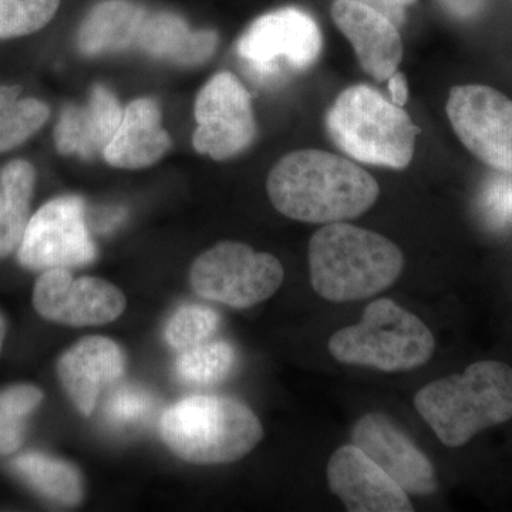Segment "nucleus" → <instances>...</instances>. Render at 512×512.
I'll return each mask as SVG.
<instances>
[{"instance_id":"obj_1","label":"nucleus","mask_w":512,"mask_h":512,"mask_svg":"<svg viewBox=\"0 0 512 512\" xmlns=\"http://www.w3.org/2000/svg\"><path fill=\"white\" fill-rule=\"evenodd\" d=\"M266 190L285 217L322 225L360 217L380 194L366 170L322 150L293 151L281 158L268 175Z\"/></svg>"},{"instance_id":"obj_2","label":"nucleus","mask_w":512,"mask_h":512,"mask_svg":"<svg viewBox=\"0 0 512 512\" xmlns=\"http://www.w3.org/2000/svg\"><path fill=\"white\" fill-rule=\"evenodd\" d=\"M313 289L330 302H357L386 291L400 278V248L377 232L346 222L323 225L308 249Z\"/></svg>"},{"instance_id":"obj_3","label":"nucleus","mask_w":512,"mask_h":512,"mask_svg":"<svg viewBox=\"0 0 512 512\" xmlns=\"http://www.w3.org/2000/svg\"><path fill=\"white\" fill-rule=\"evenodd\" d=\"M414 406L444 446H464L512 419V369L495 360L473 363L461 375L424 386Z\"/></svg>"},{"instance_id":"obj_4","label":"nucleus","mask_w":512,"mask_h":512,"mask_svg":"<svg viewBox=\"0 0 512 512\" xmlns=\"http://www.w3.org/2000/svg\"><path fill=\"white\" fill-rule=\"evenodd\" d=\"M160 433L181 460L194 464L234 463L264 437L261 421L247 404L224 396H192L161 417Z\"/></svg>"},{"instance_id":"obj_5","label":"nucleus","mask_w":512,"mask_h":512,"mask_svg":"<svg viewBox=\"0 0 512 512\" xmlns=\"http://www.w3.org/2000/svg\"><path fill=\"white\" fill-rule=\"evenodd\" d=\"M330 140L346 156L377 167L403 170L412 163L420 128L403 107L356 84L339 94L326 113Z\"/></svg>"},{"instance_id":"obj_6","label":"nucleus","mask_w":512,"mask_h":512,"mask_svg":"<svg viewBox=\"0 0 512 512\" xmlns=\"http://www.w3.org/2000/svg\"><path fill=\"white\" fill-rule=\"evenodd\" d=\"M433 333L412 312L392 299H377L356 325L333 333L330 355L343 365L366 366L380 372H406L433 357Z\"/></svg>"},{"instance_id":"obj_7","label":"nucleus","mask_w":512,"mask_h":512,"mask_svg":"<svg viewBox=\"0 0 512 512\" xmlns=\"http://www.w3.org/2000/svg\"><path fill=\"white\" fill-rule=\"evenodd\" d=\"M323 39L305 10L282 8L255 19L237 43L239 59L259 83L272 86L318 62Z\"/></svg>"},{"instance_id":"obj_8","label":"nucleus","mask_w":512,"mask_h":512,"mask_svg":"<svg viewBox=\"0 0 512 512\" xmlns=\"http://www.w3.org/2000/svg\"><path fill=\"white\" fill-rule=\"evenodd\" d=\"M284 278V266L274 255L234 241L205 251L190 272L191 286L198 295L235 309L251 308L271 298Z\"/></svg>"},{"instance_id":"obj_9","label":"nucleus","mask_w":512,"mask_h":512,"mask_svg":"<svg viewBox=\"0 0 512 512\" xmlns=\"http://www.w3.org/2000/svg\"><path fill=\"white\" fill-rule=\"evenodd\" d=\"M197 130L192 144L215 161L239 156L256 138L251 94L235 74L212 76L198 93L194 106Z\"/></svg>"},{"instance_id":"obj_10","label":"nucleus","mask_w":512,"mask_h":512,"mask_svg":"<svg viewBox=\"0 0 512 512\" xmlns=\"http://www.w3.org/2000/svg\"><path fill=\"white\" fill-rule=\"evenodd\" d=\"M97 256L77 195L47 202L29 220L19 247L20 264L35 271L92 264Z\"/></svg>"},{"instance_id":"obj_11","label":"nucleus","mask_w":512,"mask_h":512,"mask_svg":"<svg viewBox=\"0 0 512 512\" xmlns=\"http://www.w3.org/2000/svg\"><path fill=\"white\" fill-rule=\"evenodd\" d=\"M446 110L454 133L478 160L512 174V100L493 87L467 84L451 89Z\"/></svg>"},{"instance_id":"obj_12","label":"nucleus","mask_w":512,"mask_h":512,"mask_svg":"<svg viewBox=\"0 0 512 512\" xmlns=\"http://www.w3.org/2000/svg\"><path fill=\"white\" fill-rule=\"evenodd\" d=\"M33 305L50 322L94 326L119 318L126 309V298L119 288L103 279H74L66 268H53L37 279Z\"/></svg>"},{"instance_id":"obj_13","label":"nucleus","mask_w":512,"mask_h":512,"mask_svg":"<svg viewBox=\"0 0 512 512\" xmlns=\"http://www.w3.org/2000/svg\"><path fill=\"white\" fill-rule=\"evenodd\" d=\"M352 444L382 467L407 494L436 493L437 477L433 464L384 414L369 413L360 417L353 426Z\"/></svg>"},{"instance_id":"obj_14","label":"nucleus","mask_w":512,"mask_h":512,"mask_svg":"<svg viewBox=\"0 0 512 512\" xmlns=\"http://www.w3.org/2000/svg\"><path fill=\"white\" fill-rule=\"evenodd\" d=\"M330 491L350 512H412L406 491L355 444L338 448L326 470Z\"/></svg>"},{"instance_id":"obj_15","label":"nucleus","mask_w":512,"mask_h":512,"mask_svg":"<svg viewBox=\"0 0 512 512\" xmlns=\"http://www.w3.org/2000/svg\"><path fill=\"white\" fill-rule=\"evenodd\" d=\"M332 18L350 43L367 74L386 82L399 70L403 42L396 23L359 0H335Z\"/></svg>"},{"instance_id":"obj_16","label":"nucleus","mask_w":512,"mask_h":512,"mask_svg":"<svg viewBox=\"0 0 512 512\" xmlns=\"http://www.w3.org/2000/svg\"><path fill=\"white\" fill-rule=\"evenodd\" d=\"M126 357L116 342L93 336L63 353L57 375L67 396L84 416L93 413L100 393L123 376Z\"/></svg>"},{"instance_id":"obj_17","label":"nucleus","mask_w":512,"mask_h":512,"mask_svg":"<svg viewBox=\"0 0 512 512\" xmlns=\"http://www.w3.org/2000/svg\"><path fill=\"white\" fill-rule=\"evenodd\" d=\"M123 119L119 100L106 87H93L84 106H67L55 130L56 148L63 156L94 160L113 140Z\"/></svg>"},{"instance_id":"obj_18","label":"nucleus","mask_w":512,"mask_h":512,"mask_svg":"<svg viewBox=\"0 0 512 512\" xmlns=\"http://www.w3.org/2000/svg\"><path fill=\"white\" fill-rule=\"evenodd\" d=\"M171 138L161 126V111L153 99L131 101L103 157L110 165L123 170H141L158 163Z\"/></svg>"},{"instance_id":"obj_19","label":"nucleus","mask_w":512,"mask_h":512,"mask_svg":"<svg viewBox=\"0 0 512 512\" xmlns=\"http://www.w3.org/2000/svg\"><path fill=\"white\" fill-rule=\"evenodd\" d=\"M138 46L157 59L195 67L214 56L218 35L214 30H192L183 18L174 13L147 16L137 39Z\"/></svg>"},{"instance_id":"obj_20","label":"nucleus","mask_w":512,"mask_h":512,"mask_svg":"<svg viewBox=\"0 0 512 512\" xmlns=\"http://www.w3.org/2000/svg\"><path fill=\"white\" fill-rule=\"evenodd\" d=\"M146 10L130 0H104L90 10L77 33V47L87 56L120 52L137 42Z\"/></svg>"},{"instance_id":"obj_21","label":"nucleus","mask_w":512,"mask_h":512,"mask_svg":"<svg viewBox=\"0 0 512 512\" xmlns=\"http://www.w3.org/2000/svg\"><path fill=\"white\" fill-rule=\"evenodd\" d=\"M35 181V168L28 161H12L0 174V258H5L22 242L29 224Z\"/></svg>"},{"instance_id":"obj_22","label":"nucleus","mask_w":512,"mask_h":512,"mask_svg":"<svg viewBox=\"0 0 512 512\" xmlns=\"http://www.w3.org/2000/svg\"><path fill=\"white\" fill-rule=\"evenodd\" d=\"M12 467L33 490L53 503L76 505L82 501V477L69 463L46 454L26 453L15 458Z\"/></svg>"},{"instance_id":"obj_23","label":"nucleus","mask_w":512,"mask_h":512,"mask_svg":"<svg viewBox=\"0 0 512 512\" xmlns=\"http://www.w3.org/2000/svg\"><path fill=\"white\" fill-rule=\"evenodd\" d=\"M19 86H0V153L25 143L49 119L43 101L19 100Z\"/></svg>"},{"instance_id":"obj_24","label":"nucleus","mask_w":512,"mask_h":512,"mask_svg":"<svg viewBox=\"0 0 512 512\" xmlns=\"http://www.w3.org/2000/svg\"><path fill=\"white\" fill-rule=\"evenodd\" d=\"M237 365V352L224 340L204 342L183 350L177 362L178 376L184 382L210 386L227 379Z\"/></svg>"},{"instance_id":"obj_25","label":"nucleus","mask_w":512,"mask_h":512,"mask_svg":"<svg viewBox=\"0 0 512 512\" xmlns=\"http://www.w3.org/2000/svg\"><path fill=\"white\" fill-rule=\"evenodd\" d=\"M42 400V390L30 384H16L0 392V457L22 446L26 421Z\"/></svg>"},{"instance_id":"obj_26","label":"nucleus","mask_w":512,"mask_h":512,"mask_svg":"<svg viewBox=\"0 0 512 512\" xmlns=\"http://www.w3.org/2000/svg\"><path fill=\"white\" fill-rule=\"evenodd\" d=\"M220 316L204 305H183L174 312L165 328L171 348L187 350L207 342L217 332Z\"/></svg>"},{"instance_id":"obj_27","label":"nucleus","mask_w":512,"mask_h":512,"mask_svg":"<svg viewBox=\"0 0 512 512\" xmlns=\"http://www.w3.org/2000/svg\"><path fill=\"white\" fill-rule=\"evenodd\" d=\"M60 0H0V39L35 33L55 18Z\"/></svg>"},{"instance_id":"obj_28","label":"nucleus","mask_w":512,"mask_h":512,"mask_svg":"<svg viewBox=\"0 0 512 512\" xmlns=\"http://www.w3.org/2000/svg\"><path fill=\"white\" fill-rule=\"evenodd\" d=\"M156 409V399L136 386H121L107 399L104 413L114 427H137L147 423Z\"/></svg>"},{"instance_id":"obj_29","label":"nucleus","mask_w":512,"mask_h":512,"mask_svg":"<svg viewBox=\"0 0 512 512\" xmlns=\"http://www.w3.org/2000/svg\"><path fill=\"white\" fill-rule=\"evenodd\" d=\"M481 208L491 224H507L512 220V180L497 178L487 184L481 197Z\"/></svg>"},{"instance_id":"obj_30","label":"nucleus","mask_w":512,"mask_h":512,"mask_svg":"<svg viewBox=\"0 0 512 512\" xmlns=\"http://www.w3.org/2000/svg\"><path fill=\"white\" fill-rule=\"evenodd\" d=\"M437 2L454 18L470 20L480 15L485 0H437Z\"/></svg>"},{"instance_id":"obj_31","label":"nucleus","mask_w":512,"mask_h":512,"mask_svg":"<svg viewBox=\"0 0 512 512\" xmlns=\"http://www.w3.org/2000/svg\"><path fill=\"white\" fill-rule=\"evenodd\" d=\"M359 2L372 6L397 23L403 19L404 8L414 5L417 0H359Z\"/></svg>"},{"instance_id":"obj_32","label":"nucleus","mask_w":512,"mask_h":512,"mask_svg":"<svg viewBox=\"0 0 512 512\" xmlns=\"http://www.w3.org/2000/svg\"><path fill=\"white\" fill-rule=\"evenodd\" d=\"M386 82L389 87L390 101L394 106H406L407 100H409V84H407L406 76L397 70Z\"/></svg>"},{"instance_id":"obj_33","label":"nucleus","mask_w":512,"mask_h":512,"mask_svg":"<svg viewBox=\"0 0 512 512\" xmlns=\"http://www.w3.org/2000/svg\"><path fill=\"white\" fill-rule=\"evenodd\" d=\"M126 217V212L121 208L100 211L96 218V227L101 232H109L120 225Z\"/></svg>"},{"instance_id":"obj_34","label":"nucleus","mask_w":512,"mask_h":512,"mask_svg":"<svg viewBox=\"0 0 512 512\" xmlns=\"http://www.w3.org/2000/svg\"><path fill=\"white\" fill-rule=\"evenodd\" d=\"M6 336V323L3 320L2 315H0V350H2L3 342H5Z\"/></svg>"}]
</instances>
